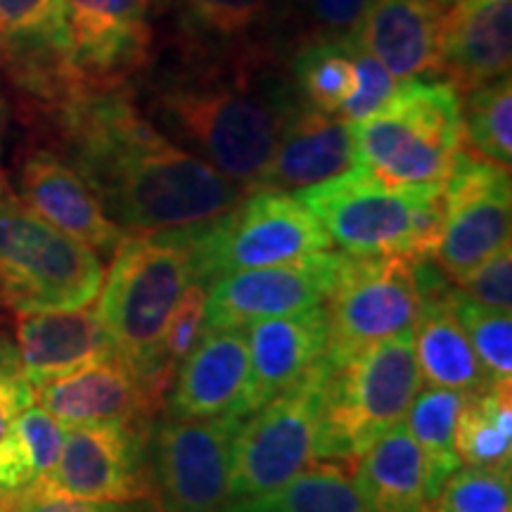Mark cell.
<instances>
[{
    "mask_svg": "<svg viewBox=\"0 0 512 512\" xmlns=\"http://www.w3.org/2000/svg\"><path fill=\"white\" fill-rule=\"evenodd\" d=\"M50 107L62 159L126 235L192 228L235 209L249 190L159 133L121 88Z\"/></svg>",
    "mask_w": 512,
    "mask_h": 512,
    "instance_id": "1",
    "label": "cell"
},
{
    "mask_svg": "<svg viewBox=\"0 0 512 512\" xmlns=\"http://www.w3.org/2000/svg\"><path fill=\"white\" fill-rule=\"evenodd\" d=\"M287 62L280 55L169 62L150 79L145 117L185 152L254 190L304 102Z\"/></svg>",
    "mask_w": 512,
    "mask_h": 512,
    "instance_id": "2",
    "label": "cell"
},
{
    "mask_svg": "<svg viewBox=\"0 0 512 512\" xmlns=\"http://www.w3.org/2000/svg\"><path fill=\"white\" fill-rule=\"evenodd\" d=\"M195 228L126 235L98 306L117 356L162 392L171 384L162 368L166 323L185 287L202 280Z\"/></svg>",
    "mask_w": 512,
    "mask_h": 512,
    "instance_id": "3",
    "label": "cell"
},
{
    "mask_svg": "<svg viewBox=\"0 0 512 512\" xmlns=\"http://www.w3.org/2000/svg\"><path fill=\"white\" fill-rule=\"evenodd\" d=\"M292 195L347 256H430L444 214V183H389L361 164Z\"/></svg>",
    "mask_w": 512,
    "mask_h": 512,
    "instance_id": "4",
    "label": "cell"
},
{
    "mask_svg": "<svg viewBox=\"0 0 512 512\" xmlns=\"http://www.w3.org/2000/svg\"><path fill=\"white\" fill-rule=\"evenodd\" d=\"M354 133L358 164L375 176L399 185L444 183L463 150L460 91L441 76L399 81Z\"/></svg>",
    "mask_w": 512,
    "mask_h": 512,
    "instance_id": "5",
    "label": "cell"
},
{
    "mask_svg": "<svg viewBox=\"0 0 512 512\" xmlns=\"http://www.w3.org/2000/svg\"><path fill=\"white\" fill-rule=\"evenodd\" d=\"M422 389L413 330L382 339L330 370L320 411L316 460H358L406 420Z\"/></svg>",
    "mask_w": 512,
    "mask_h": 512,
    "instance_id": "6",
    "label": "cell"
},
{
    "mask_svg": "<svg viewBox=\"0 0 512 512\" xmlns=\"http://www.w3.org/2000/svg\"><path fill=\"white\" fill-rule=\"evenodd\" d=\"M100 256L62 233L27 204L0 197V304L19 316L69 311L95 302L102 290Z\"/></svg>",
    "mask_w": 512,
    "mask_h": 512,
    "instance_id": "7",
    "label": "cell"
},
{
    "mask_svg": "<svg viewBox=\"0 0 512 512\" xmlns=\"http://www.w3.org/2000/svg\"><path fill=\"white\" fill-rule=\"evenodd\" d=\"M330 370L323 356L302 380L240 420L230 458V501L278 489L316 463L320 411Z\"/></svg>",
    "mask_w": 512,
    "mask_h": 512,
    "instance_id": "8",
    "label": "cell"
},
{
    "mask_svg": "<svg viewBox=\"0 0 512 512\" xmlns=\"http://www.w3.org/2000/svg\"><path fill=\"white\" fill-rule=\"evenodd\" d=\"M200 275L207 285L219 275L264 268L330 252L320 221L292 192L249 190L235 209L195 228Z\"/></svg>",
    "mask_w": 512,
    "mask_h": 512,
    "instance_id": "9",
    "label": "cell"
},
{
    "mask_svg": "<svg viewBox=\"0 0 512 512\" xmlns=\"http://www.w3.org/2000/svg\"><path fill=\"white\" fill-rule=\"evenodd\" d=\"M325 304V358L335 368L382 339L413 330L418 316L413 259L403 254L347 256Z\"/></svg>",
    "mask_w": 512,
    "mask_h": 512,
    "instance_id": "10",
    "label": "cell"
},
{
    "mask_svg": "<svg viewBox=\"0 0 512 512\" xmlns=\"http://www.w3.org/2000/svg\"><path fill=\"white\" fill-rule=\"evenodd\" d=\"M240 418L159 420L147 439V475L159 512H221L230 503V458Z\"/></svg>",
    "mask_w": 512,
    "mask_h": 512,
    "instance_id": "11",
    "label": "cell"
},
{
    "mask_svg": "<svg viewBox=\"0 0 512 512\" xmlns=\"http://www.w3.org/2000/svg\"><path fill=\"white\" fill-rule=\"evenodd\" d=\"M152 34L164 31L171 62L280 55L290 60L283 0H150Z\"/></svg>",
    "mask_w": 512,
    "mask_h": 512,
    "instance_id": "12",
    "label": "cell"
},
{
    "mask_svg": "<svg viewBox=\"0 0 512 512\" xmlns=\"http://www.w3.org/2000/svg\"><path fill=\"white\" fill-rule=\"evenodd\" d=\"M510 169L460 150L444 181V214L430 256L453 283L510 245Z\"/></svg>",
    "mask_w": 512,
    "mask_h": 512,
    "instance_id": "13",
    "label": "cell"
},
{
    "mask_svg": "<svg viewBox=\"0 0 512 512\" xmlns=\"http://www.w3.org/2000/svg\"><path fill=\"white\" fill-rule=\"evenodd\" d=\"M67 60L79 93L110 91L143 72L155 34L150 0H62Z\"/></svg>",
    "mask_w": 512,
    "mask_h": 512,
    "instance_id": "14",
    "label": "cell"
},
{
    "mask_svg": "<svg viewBox=\"0 0 512 512\" xmlns=\"http://www.w3.org/2000/svg\"><path fill=\"white\" fill-rule=\"evenodd\" d=\"M147 427L124 422L69 427L55 467L34 489L98 503L152 498L145 460Z\"/></svg>",
    "mask_w": 512,
    "mask_h": 512,
    "instance_id": "15",
    "label": "cell"
},
{
    "mask_svg": "<svg viewBox=\"0 0 512 512\" xmlns=\"http://www.w3.org/2000/svg\"><path fill=\"white\" fill-rule=\"evenodd\" d=\"M347 254H309L285 264L219 275L207 290L204 330L247 328L328 302Z\"/></svg>",
    "mask_w": 512,
    "mask_h": 512,
    "instance_id": "16",
    "label": "cell"
},
{
    "mask_svg": "<svg viewBox=\"0 0 512 512\" xmlns=\"http://www.w3.org/2000/svg\"><path fill=\"white\" fill-rule=\"evenodd\" d=\"M0 67L46 105L79 93L69 72L62 0H0Z\"/></svg>",
    "mask_w": 512,
    "mask_h": 512,
    "instance_id": "17",
    "label": "cell"
},
{
    "mask_svg": "<svg viewBox=\"0 0 512 512\" xmlns=\"http://www.w3.org/2000/svg\"><path fill=\"white\" fill-rule=\"evenodd\" d=\"M36 389L43 411L60 420L64 427L105 422L150 425L152 413L164 396L155 382L136 373L119 356L57 377Z\"/></svg>",
    "mask_w": 512,
    "mask_h": 512,
    "instance_id": "18",
    "label": "cell"
},
{
    "mask_svg": "<svg viewBox=\"0 0 512 512\" xmlns=\"http://www.w3.org/2000/svg\"><path fill=\"white\" fill-rule=\"evenodd\" d=\"M413 278L418 287L413 344L422 380L460 394L484 389L491 380L448 304V292L453 287L448 275L432 256H420L413 259Z\"/></svg>",
    "mask_w": 512,
    "mask_h": 512,
    "instance_id": "19",
    "label": "cell"
},
{
    "mask_svg": "<svg viewBox=\"0 0 512 512\" xmlns=\"http://www.w3.org/2000/svg\"><path fill=\"white\" fill-rule=\"evenodd\" d=\"M17 200L95 254L114 256L126 233L105 214L98 197L53 150H36L19 164Z\"/></svg>",
    "mask_w": 512,
    "mask_h": 512,
    "instance_id": "20",
    "label": "cell"
},
{
    "mask_svg": "<svg viewBox=\"0 0 512 512\" xmlns=\"http://www.w3.org/2000/svg\"><path fill=\"white\" fill-rule=\"evenodd\" d=\"M325 344L328 318L323 306L247 325L249 375L233 413L235 418H247L256 408L302 380L325 356Z\"/></svg>",
    "mask_w": 512,
    "mask_h": 512,
    "instance_id": "21",
    "label": "cell"
},
{
    "mask_svg": "<svg viewBox=\"0 0 512 512\" xmlns=\"http://www.w3.org/2000/svg\"><path fill=\"white\" fill-rule=\"evenodd\" d=\"M358 164L354 124L302 102L287 121L254 190L299 192Z\"/></svg>",
    "mask_w": 512,
    "mask_h": 512,
    "instance_id": "22",
    "label": "cell"
},
{
    "mask_svg": "<svg viewBox=\"0 0 512 512\" xmlns=\"http://www.w3.org/2000/svg\"><path fill=\"white\" fill-rule=\"evenodd\" d=\"M249 375L247 328L204 330L176 370L166 415L209 420L233 415Z\"/></svg>",
    "mask_w": 512,
    "mask_h": 512,
    "instance_id": "23",
    "label": "cell"
},
{
    "mask_svg": "<svg viewBox=\"0 0 512 512\" xmlns=\"http://www.w3.org/2000/svg\"><path fill=\"white\" fill-rule=\"evenodd\" d=\"M17 351L31 387H41L117 356L100 309H93L91 304L19 316Z\"/></svg>",
    "mask_w": 512,
    "mask_h": 512,
    "instance_id": "24",
    "label": "cell"
},
{
    "mask_svg": "<svg viewBox=\"0 0 512 512\" xmlns=\"http://www.w3.org/2000/svg\"><path fill=\"white\" fill-rule=\"evenodd\" d=\"M512 0H453L441 29V76L460 93L510 74Z\"/></svg>",
    "mask_w": 512,
    "mask_h": 512,
    "instance_id": "25",
    "label": "cell"
},
{
    "mask_svg": "<svg viewBox=\"0 0 512 512\" xmlns=\"http://www.w3.org/2000/svg\"><path fill=\"white\" fill-rule=\"evenodd\" d=\"M446 5L439 0H375L354 38L380 60L396 81L441 76V29Z\"/></svg>",
    "mask_w": 512,
    "mask_h": 512,
    "instance_id": "26",
    "label": "cell"
},
{
    "mask_svg": "<svg viewBox=\"0 0 512 512\" xmlns=\"http://www.w3.org/2000/svg\"><path fill=\"white\" fill-rule=\"evenodd\" d=\"M354 489L366 512H434L425 453L399 422L361 456Z\"/></svg>",
    "mask_w": 512,
    "mask_h": 512,
    "instance_id": "27",
    "label": "cell"
},
{
    "mask_svg": "<svg viewBox=\"0 0 512 512\" xmlns=\"http://www.w3.org/2000/svg\"><path fill=\"white\" fill-rule=\"evenodd\" d=\"M67 427L31 403L0 437V498H10L46 479L60 458Z\"/></svg>",
    "mask_w": 512,
    "mask_h": 512,
    "instance_id": "28",
    "label": "cell"
},
{
    "mask_svg": "<svg viewBox=\"0 0 512 512\" xmlns=\"http://www.w3.org/2000/svg\"><path fill=\"white\" fill-rule=\"evenodd\" d=\"M456 453L470 467L510 470L512 465V399L510 384H486L465 394L456 420Z\"/></svg>",
    "mask_w": 512,
    "mask_h": 512,
    "instance_id": "29",
    "label": "cell"
},
{
    "mask_svg": "<svg viewBox=\"0 0 512 512\" xmlns=\"http://www.w3.org/2000/svg\"><path fill=\"white\" fill-rule=\"evenodd\" d=\"M221 512H366L344 463L316 460L266 494L230 501Z\"/></svg>",
    "mask_w": 512,
    "mask_h": 512,
    "instance_id": "30",
    "label": "cell"
},
{
    "mask_svg": "<svg viewBox=\"0 0 512 512\" xmlns=\"http://www.w3.org/2000/svg\"><path fill=\"white\" fill-rule=\"evenodd\" d=\"M463 401L465 394L453 389H420L406 413L408 432L425 453L434 501H439L446 479L463 465L456 453V420Z\"/></svg>",
    "mask_w": 512,
    "mask_h": 512,
    "instance_id": "31",
    "label": "cell"
},
{
    "mask_svg": "<svg viewBox=\"0 0 512 512\" xmlns=\"http://www.w3.org/2000/svg\"><path fill=\"white\" fill-rule=\"evenodd\" d=\"M292 83L306 105L339 114L356 91L354 43H306L287 62Z\"/></svg>",
    "mask_w": 512,
    "mask_h": 512,
    "instance_id": "32",
    "label": "cell"
},
{
    "mask_svg": "<svg viewBox=\"0 0 512 512\" xmlns=\"http://www.w3.org/2000/svg\"><path fill=\"white\" fill-rule=\"evenodd\" d=\"M463 145L486 162L510 169L512 162V81L510 74L460 93Z\"/></svg>",
    "mask_w": 512,
    "mask_h": 512,
    "instance_id": "33",
    "label": "cell"
},
{
    "mask_svg": "<svg viewBox=\"0 0 512 512\" xmlns=\"http://www.w3.org/2000/svg\"><path fill=\"white\" fill-rule=\"evenodd\" d=\"M448 304L456 313L460 328L465 330L472 349L489 375L491 382H512V320L510 311L489 309L475 302L458 285L448 292Z\"/></svg>",
    "mask_w": 512,
    "mask_h": 512,
    "instance_id": "34",
    "label": "cell"
},
{
    "mask_svg": "<svg viewBox=\"0 0 512 512\" xmlns=\"http://www.w3.org/2000/svg\"><path fill=\"white\" fill-rule=\"evenodd\" d=\"M292 53L306 43H354L375 0H283Z\"/></svg>",
    "mask_w": 512,
    "mask_h": 512,
    "instance_id": "35",
    "label": "cell"
},
{
    "mask_svg": "<svg viewBox=\"0 0 512 512\" xmlns=\"http://www.w3.org/2000/svg\"><path fill=\"white\" fill-rule=\"evenodd\" d=\"M510 470L463 467L441 489L439 512H510Z\"/></svg>",
    "mask_w": 512,
    "mask_h": 512,
    "instance_id": "36",
    "label": "cell"
},
{
    "mask_svg": "<svg viewBox=\"0 0 512 512\" xmlns=\"http://www.w3.org/2000/svg\"><path fill=\"white\" fill-rule=\"evenodd\" d=\"M209 285L195 280L185 287L176 309L171 311L162 337V368L164 375L174 377L178 363L190 354L204 332V311H207Z\"/></svg>",
    "mask_w": 512,
    "mask_h": 512,
    "instance_id": "37",
    "label": "cell"
},
{
    "mask_svg": "<svg viewBox=\"0 0 512 512\" xmlns=\"http://www.w3.org/2000/svg\"><path fill=\"white\" fill-rule=\"evenodd\" d=\"M354 60H356V91L351 98L344 102V107L339 110V117L351 121H356L370 117V114L380 110V107L392 98V93L396 91V81L389 69L384 67L380 60H375L368 50L358 48L354 43Z\"/></svg>",
    "mask_w": 512,
    "mask_h": 512,
    "instance_id": "38",
    "label": "cell"
},
{
    "mask_svg": "<svg viewBox=\"0 0 512 512\" xmlns=\"http://www.w3.org/2000/svg\"><path fill=\"white\" fill-rule=\"evenodd\" d=\"M467 297L489 306V309L510 311L512 304V249L505 245L491 254L484 264L467 273L460 283H456Z\"/></svg>",
    "mask_w": 512,
    "mask_h": 512,
    "instance_id": "39",
    "label": "cell"
},
{
    "mask_svg": "<svg viewBox=\"0 0 512 512\" xmlns=\"http://www.w3.org/2000/svg\"><path fill=\"white\" fill-rule=\"evenodd\" d=\"M31 403H34V387L24 375L19 351L8 337L0 335V437Z\"/></svg>",
    "mask_w": 512,
    "mask_h": 512,
    "instance_id": "40",
    "label": "cell"
},
{
    "mask_svg": "<svg viewBox=\"0 0 512 512\" xmlns=\"http://www.w3.org/2000/svg\"><path fill=\"white\" fill-rule=\"evenodd\" d=\"M5 512H143L131 503H98L29 489L5 498Z\"/></svg>",
    "mask_w": 512,
    "mask_h": 512,
    "instance_id": "41",
    "label": "cell"
},
{
    "mask_svg": "<svg viewBox=\"0 0 512 512\" xmlns=\"http://www.w3.org/2000/svg\"><path fill=\"white\" fill-rule=\"evenodd\" d=\"M3 128H5V100H3V93H0V136H3Z\"/></svg>",
    "mask_w": 512,
    "mask_h": 512,
    "instance_id": "42",
    "label": "cell"
},
{
    "mask_svg": "<svg viewBox=\"0 0 512 512\" xmlns=\"http://www.w3.org/2000/svg\"><path fill=\"white\" fill-rule=\"evenodd\" d=\"M3 192H5V181H3V176H0V197H3Z\"/></svg>",
    "mask_w": 512,
    "mask_h": 512,
    "instance_id": "43",
    "label": "cell"
},
{
    "mask_svg": "<svg viewBox=\"0 0 512 512\" xmlns=\"http://www.w3.org/2000/svg\"><path fill=\"white\" fill-rule=\"evenodd\" d=\"M0 512H5V498H0Z\"/></svg>",
    "mask_w": 512,
    "mask_h": 512,
    "instance_id": "44",
    "label": "cell"
},
{
    "mask_svg": "<svg viewBox=\"0 0 512 512\" xmlns=\"http://www.w3.org/2000/svg\"><path fill=\"white\" fill-rule=\"evenodd\" d=\"M439 3H441V5H446V8H448V5H451L453 0H439Z\"/></svg>",
    "mask_w": 512,
    "mask_h": 512,
    "instance_id": "45",
    "label": "cell"
},
{
    "mask_svg": "<svg viewBox=\"0 0 512 512\" xmlns=\"http://www.w3.org/2000/svg\"><path fill=\"white\" fill-rule=\"evenodd\" d=\"M434 512H439V510H434Z\"/></svg>",
    "mask_w": 512,
    "mask_h": 512,
    "instance_id": "46",
    "label": "cell"
}]
</instances>
